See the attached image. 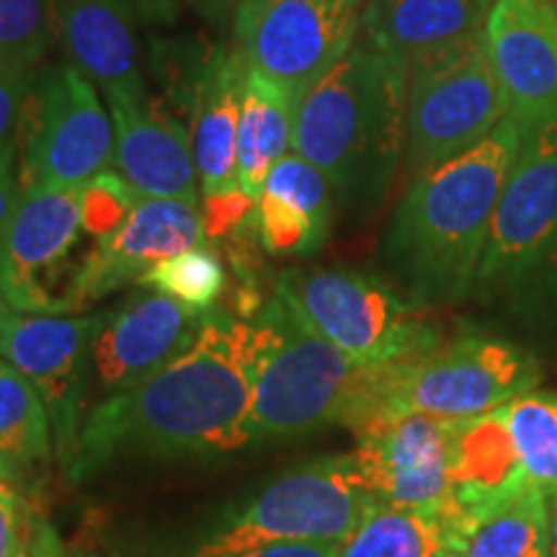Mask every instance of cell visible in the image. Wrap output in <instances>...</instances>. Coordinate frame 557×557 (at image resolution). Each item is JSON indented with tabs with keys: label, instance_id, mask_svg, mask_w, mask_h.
Wrapping results in <instances>:
<instances>
[{
	"label": "cell",
	"instance_id": "obj_40",
	"mask_svg": "<svg viewBox=\"0 0 557 557\" xmlns=\"http://www.w3.org/2000/svg\"><path fill=\"white\" fill-rule=\"evenodd\" d=\"M547 521H549V557H557V491L547 493Z\"/></svg>",
	"mask_w": 557,
	"mask_h": 557
},
{
	"label": "cell",
	"instance_id": "obj_12",
	"mask_svg": "<svg viewBox=\"0 0 557 557\" xmlns=\"http://www.w3.org/2000/svg\"><path fill=\"white\" fill-rule=\"evenodd\" d=\"M462 421L403 413L357 431L361 478L380 504L442 511L449 500L455 447Z\"/></svg>",
	"mask_w": 557,
	"mask_h": 557
},
{
	"label": "cell",
	"instance_id": "obj_27",
	"mask_svg": "<svg viewBox=\"0 0 557 557\" xmlns=\"http://www.w3.org/2000/svg\"><path fill=\"white\" fill-rule=\"evenodd\" d=\"M225 263L214 248H189L184 253L160 261L148 274L139 278V287L163 292L191 310L218 308V299L225 292Z\"/></svg>",
	"mask_w": 557,
	"mask_h": 557
},
{
	"label": "cell",
	"instance_id": "obj_38",
	"mask_svg": "<svg viewBox=\"0 0 557 557\" xmlns=\"http://www.w3.org/2000/svg\"><path fill=\"white\" fill-rule=\"evenodd\" d=\"M145 24L171 26L178 18V0H127Z\"/></svg>",
	"mask_w": 557,
	"mask_h": 557
},
{
	"label": "cell",
	"instance_id": "obj_29",
	"mask_svg": "<svg viewBox=\"0 0 557 557\" xmlns=\"http://www.w3.org/2000/svg\"><path fill=\"white\" fill-rule=\"evenodd\" d=\"M263 191L274 194V197L287 201L302 214H308L320 233H331L336 197H333V189L323 171H318L299 152H287L282 160H276L267 184H263Z\"/></svg>",
	"mask_w": 557,
	"mask_h": 557
},
{
	"label": "cell",
	"instance_id": "obj_7",
	"mask_svg": "<svg viewBox=\"0 0 557 557\" xmlns=\"http://www.w3.org/2000/svg\"><path fill=\"white\" fill-rule=\"evenodd\" d=\"M354 455L315 459L276 478L209 534L191 557H235L271 542H344L374 504Z\"/></svg>",
	"mask_w": 557,
	"mask_h": 557
},
{
	"label": "cell",
	"instance_id": "obj_36",
	"mask_svg": "<svg viewBox=\"0 0 557 557\" xmlns=\"http://www.w3.org/2000/svg\"><path fill=\"white\" fill-rule=\"evenodd\" d=\"M21 205V186L16 165H0V240L13 222V214Z\"/></svg>",
	"mask_w": 557,
	"mask_h": 557
},
{
	"label": "cell",
	"instance_id": "obj_32",
	"mask_svg": "<svg viewBox=\"0 0 557 557\" xmlns=\"http://www.w3.org/2000/svg\"><path fill=\"white\" fill-rule=\"evenodd\" d=\"M37 67L0 65V165H16L21 114Z\"/></svg>",
	"mask_w": 557,
	"mask_h": 557
},
{
	"label": "cell",
	"instance_id": "obj_21",
	"mask_svg": "<svg viewBox=\"0 0 557 557\" xmlns=\"http://www.w3.org/2000/svg\"><path fill=\"white\" fill-rule=\"evenodd\" d=\"M246 78L248 62L238 47H220L199 75L191 148L205 197L240 189L238 124Z\"/></svg>",
	"mask_w": 557,
	"mask_h": 557
},
{
	"label": "cell",
	"instance_id": "obj_14",
	"mask_svg": "<svg viewBox=\"0 0 557 557\" xmlns=\"http://www.w3.org/2000/svg\"><path fill=\"white\" fill-rule=\"evenodd\" d=\"M94 325L96 315H29L13 308L0 318V359L9 361L37 387L50 413L62 465L70 462L81 434Z\"/></svg>",
	"mask_w": 557,
	"mask_h": 557
},
{
	"label": "cell",
	"instance_id": "obj_24",
	"mask_svg": "<svg viewBox=\"0 0 557 557\" xmlns=\"http://www.w3.org/2000/svg\"><path fill=\"white\" fill-rule=\"evenodd\" d=\"M457 537L442 511H418L374 500L357 532L341 547V557H444Z\"/></svg>",
	"mask_w": 557,
	"mask_h": 557
},
{
	"label": "cell",
	"instance_id": "obj_34",
	"mask_svg": "<svg viewBox=\"0 0 557 557\" xmlns=\"http://www.w3.org/2000/svg\"><path fill=\"white\" fill-rule=\"evenodd\" d=\"M32 519L26 517L24 500L9 480L0 478V557H18L29 540Z\"/></svg>",
	"mask_w": 557,
	"mask_h": 557
},
{
	"label": "cell",
	"instance_id": "obj_13",
	"mask_svg": "<svg viewBox=\"0 0 557 557\" xmlns=\"http://www.w3.org/2000/svg\"><path fill=\"white\" fill-rule=\"evenodd\" d=\"M557 248V122L529 129L493 214L478 284L513 282Z\"/></svg>",
	"mask_w": 557,
	"mask_h": 557
},
{
	"label": "cell",
	"instance_id": "obj_39",
	"mask_svg": "<svg viewBox=\"0 0 557 557\" xmlns=\"http://www.w3.org/2000/svg\"><path fill=\"white\" fill-rule=\"evenodd\" d=\"M246 0H189V5L199 13L207 24L212 26H227L235 21V13L240 11V5Z\"/></svg>",
	"mask_w": 557,
	"mask_h": 557
},
{
	"label": "cell",
	"instance_id": "obj_8",
	"mask_svg": "<svg viewBox=\"0 0 557 557\" xmlns=\"http://www.w3.org/2000/svg\"><path fill=\"white\" fill-rule=\"evenodd\" d=\"M109 165H114V122L94 83L73 65L39 70L18 127L21 194L86 189Z\"/></svg>",
	"mask_w": 557,
	"mask_h": 557
},
{
	"label": "cell",
	"instance_id": "obj_4",
	"mask_svg": "<svg viewBox=\"0 0 557 557\" xmlns=\"http://www.w3.org/2000/svg\"><path fill=\"white\" fill-rule=\"evenodd\" d=\"M261 338L253 442H289L323 426L354 434L380 413V367H361L308 323L278 292L253 320Z\"/></svg>",
	"mask_w": 557,
	"mask_h": 557
},
{
	"label": "cell",
	"instance_id": "obj_33",
	"mask_svg": "<svg viewBox=\"0 0 557 557\" xmlns=\"http://www.w3.org/2000/svg\"><path fill=\"white\" fill-rule=\"evenodd\" d=\"M256 199H250L243 189L209 194L201 205V222H205L207 238H230L253 220Z\"/></svg>",
	"mask_w": 557,
	"mask_h": 557
},
{
	"label": "cell",
	"instance_id": "obj_16",
	"mask_svg": "<svg viewBox=\"0 0 557 557\" xmlns=\"http://www.w3.org/2000/svg\"><path fill=\"white\" fill-rule=\"evenodd\" d=\"M483 41L508 116L527 132L557 122V9L549 0H493Z\"/></svg>",
	"mask_w": 557,
	"mask_h": 557
},
{
	"label": "cell",
	"instance_id": "obj_30",
	"mask_svg": "<svg viewBox=\"0 0 557 557\" xmlns=\"http://www.w3.org/2000/svg\"><path fill=\"white\" fill-rule=\"evenodd\" d=\"M256 227L261 248L271 256H312L329 240L308 214L269 191H261L256 199Z\"/></svg>",
	"mask_w": 557,
	"mask_h": 557
},
{
	"label": "cell",
	"instance_id": "obj_15",
	"mask_svg": "<svg viewBox=\"0 0 557 557\" xmlns=\"http://www.w3.org/2000/svg\"><path fill=\"white\" fill-rule=\"evenodd\" d=\"M205 312L150 287L135 289L120 308L96 315L90 377L109 395L135 387L197 341Z\"/></svg>",
	"mask_w": 557,
	"mask_h": 557
},
{
	"label": "cell",
	"instance_id": "obj_18",
	"mask_svg": "<svg viewBox=\"0 0 557 557\" xmlns=\"http://www.w3.org/2000/svg\"><path fill=\"white\" fill-rule=\"evenodd\" d=\"M107 109L114 122V171L143 199H184L199 205V173L191 135L145 96H111Z\"/></svg>",
	"mask_w": 557,
	"mask_h": 557
},
{
	"label": "cell",
	"instance_id": "obj_10",
	"mask_svg": "<svg viewBox=\"0 0 557 557\" xmlns=\"http://www.w3.org/2000/svg\"><path fill=\"white\" fill-rule=\"evenodd\" d=\"M364 0H246L233 34L243 60L289 96L295 109L351 52Z\"/></svg>",
	"mask_w": 557,
	"mask_h": 557
},
{
	"label": "cell",
	"instance_id": "obj_31",
	"mask_svg": "<svg viewBox=\"0 0 557 557\" xmlns=\"http://www.w3.org/2000/svg\"><path fill=\"white\" fill-rule=\"evenodd\" d=\"M143 197L116 171H103L86 189H81L83 230L94 238H109L127 220L132 207Z\"/></svg>",
	"mask_w": 557,
	"mask_h": 557
},
{
	"label": "cell",
	"instance_id": "obj_43",
	"mask_svg": "<svg viewBox=\"0 0 557 557\" xmlns=\"http://www.w3.org/2000/svg\"><path fill=\"white\" fill-rule=\"evenodd\" d=\"M444 557H451V555H444Z\"/></svg>",
	"mask_w": 557,
	"mask_h": 557
},
{
	"label": "cell",
	"instance_id": "obj_20",
	"mask_svg": "<svg viewBox=\"0 0 557 557\" xmlns=\"http://www.w3.org/2000/svg\"><path fill=\"white\" fill-rule=\"evenodd\" d=\"M487 0H367V45L408 70L483 34Z\"/></svg>",
	"mask_w": 557,
	"mask_h": 557
},
{
	"label": "cell",
	"instance_id": "obj_6",
	"mask_svg": "<svg viewBox=\"0 0 557 557\" xmlns=\"http://www.w3.org/2000/svg\"><path fill=\"white\" fill-rule=\"evenodd\" d=\"M540 380V361L521 346L462 336L423 357L382 364L377 418L423 413L470 421L532 393Z\"/></svg>",
	"mask_w": 557,
	"mask_h": 557
},
{
	"label": "cell",
	"instance_id": "obj_37",
	"mask_svg": "<svg viewBox=\"0 0 557 557\" xmlns=\"http://www.w3.org/2000/svg\"><path fill=\"white\" fill-rule=\"evenodd\" d=\"M29 557H70L67 547L62 545L58 529L47 521H34L29 527V540H26Z\"/></svg>",
	"mask_w": 557,
	"mask_h": 557
},
{
	"label": "cell",
	"instance_id": "obj_11",
	"mask_svg": "<svg viewBox=\"0 0 557 557\" xmlns=\"http://www.w3.org/2000/svg\"><path fill=\"white\" fill-rule=\"evenodd\" d=\"M81 233V189L21 194L13 222L0 240V295L9 308L29 315L81 310L75 278L83 261H73Z\"/></svg>",
	"mask_w": 557,
	"mask_h": 557
},
{
	"label": "cell",
	"instance_id": "obj_42",
	"mask_svg": "<svg viewBox=\"0 0 557 557\" xmlns=\"http://www.w3.org/2000/svg\"><path fill=\"white\" fill-rule=\"evenodd\" d=\"M18 557H29V549H26V545H24V549H21V553H18Z\"/></svg>",
	"mask_w": 557,
	"mask_h": 557
},
{
	"label": "cell",
	"instance_id": "obj_26",
	"mask_svg": "<svg viewBox=\"0 0 557 557\" xmlns=\"http://www.w3.org/2000/svg\"><path fill=\"white\" fill-rule=\"evenodd\" d=\"M524 472L542 491H557V395L532 389L498 408Z\"/></svg>",
	"mask_w": 557,
	"mask_h": 557
},
{
	"label": "cell",
	"instance_id": "obj_17",
	"mask_svg": "<svg viewBox=\"0 0 557 557\" xmlns=\"http://www.w3.org/2000/svg\"><path fill=\"white\" fill-rule=\"evenodd\" d=\"M201 209L184 199H139L127 220L83 259L75 299L86 310L116 289L139 284L160 261L205 246Z\"/></svg>",
	"mask_w": 557,
	"mask_h": 557
},
{
	"label": "cell",
	"instance_id": "obj_25",
	"mask_svg": "<svg viewBox=\"0 0 557 557\" xmlns=\"http://www.w3.org/2000/svg\"><path fill=\"white\" fill-rule=\"evenodd\" d=\"M451 557H549L547 493L534 483L524 487L478 521Z\"/></svg>",
	"mask_w": 557,
	"mask_h": 557
},
{
	"label": "cell",
	"instance_id": "obj_35",
	"mask_svg": "<svg viewBox=\"0 0 557 557\" xmlns=\"http://www.w3.org/2000/svg\"><path fill=\"white\" fill-rule=\"evenodd\" d=\"M341 542H271L235 557H341Z\"/></svg>",
	"mask_w": 557,
	"mask_h": 557
},
{
	"label": "cell",
	"instance_id": "obj_23",
	"mask_svg": "<svg viewBox=\"0 0 557 557\" xmlns=\"http://www.w3.org/2000/svg\"><path fill=\"white\" fill-rule=\"evenodd\" d=\"M295 103L282 88L248 67L238 124V181L250 199H259L276 160L295 139Z\"/></svg>",
	"mask_w": 557,
	"mask_h": 557
},
{
	"label": "cell",
	"instance_id": "obj_28",
	"mask_svg": "<svg viewBox=\"0 0 557 557\" xmlns=\"http://www.w3.org/2000/svg\"><path fill=\"white\" fill-rule=\"evenodd\" d=\"M52 39L54 0H0V65L37 67Z\"/></svg>",
	"mask_w": 557,
	"mask_h": 557
},
{
	"label": "cell",
	"instance_id": "obj_2",
	"mask_svg": "<svg viewBox=\"0 0 557 557\" xmlns=\"http://www.w3.org/2000/svg\"><path fill=\"white\" fill-rule=\"evenodd\" d=\"M524 135L506 116L475 148L410 181L382 238V261L406 295L442 308L478 287L493 214Z\"/></svg>",
	"mask_w": 557,
	"mask_h": 557
},
{
	"label": "cell",
	"instance_id": "obj_9",
	"mask_svg": "<svg viewBox=\"0 0 557 557\" xmlns=\"http://www.w3.org/2000/svg\"><path fill=\"white\" fill-rule=\"evenodd\" d=\"M406 78L403 165L410 176L475 148L508 116L483 34L416 62Z\"/></svg>",
	"mask_w": 557,
	"mask_h": 557
},
{
	"label": "cell",
	"instance_id": "obj_1",
	"mask_svg": "<svg viewBox=\"0 0 557 557\" xmlns=\"http://www.w3.org/2000/svg\"><path fill=\"white\" fill-rule=\"evenodd\" d=\"M261 338L253 323L212 308L194 344L148 380L107 395L81 423L65 465L73 480L122 455H227L253 442Z\"/></svg>",
	"mask_w": 557,
	"mask_h": 557
},
{
	"label": "cell",
	"instance_id": "obj_19",
	"mask_svg": "<svg viewBox=\"0 0 557 557\" xmlns=\"http://www.w3.org/2000/svg\"><path fill=\"white\" fill-rule=\"evenodd\" d=\"M137 13L127 0H54V34L70 65L111 96L150 94L137 52Z\"/></svg>",
	"mask_w": 557,
	"mask_h": 557
},
{
	"label": "cell",
	"instance_id": "obj_5",
	"mask_svg": "<svg viewBox=\"0 0 557 557\" xmlns=\"http://www.w3.org/2000/svg\"><path fill=\"white\" fill-rule=\"evenodd\" d=\"M276 292L361 367L408 361L444 344L431 308L377 274L357 269H287Z\"/></svg>",
	"mask_w": 557,
	"mask_h": 557
},
{
	"label": "cell",
	"instance_id": "obj_41",
	"mask_svg": "<svg viewBox=\"0 0 557 557\" xmlns=\"http://www.w3.org/2000/svg\"><path fill=\"white\" fill-rule=\"evenodd\" d=\"M9 310H11V308H9V302H5L3 295H0V318H3L5 312H9Z\"/></svg>",
	"mask_w": 557,
	"mask_h": 557
},
{
	"label": "cell",
	"instance_id": "obj_3",
	"mask_svg": "<svg viewBox=\"0 0 557 557\" xmlns=\"http://www.w3.org/2000/svg\"><path fill=\"white\" fill-rule=\"evenodd\" d=\"M406 70L361 41L297 107L292 148L323 171L336 205L387 194L406 158Z\"/></svg>",
	"mask_w": 557,
	"mask_h": 557
},
{
	"label": "cell",
	"instance_id": "obj_22",
	"mask_svg": "<svg viewBox=\"0 0 557 557\" xmlns=\"http://www.w3.org/2000/svg\"><path fill=\"white\" fill-rule=\"evenodd\" d=\"M52 421L18 369L0 359V478L32 487L52 462Z\"/></svg>",
	"mask_w": 557,
	"mask_h": 557
}]
</instances>
